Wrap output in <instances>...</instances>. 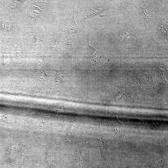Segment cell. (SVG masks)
I'll use <instances>...</instances> for the list:
<instances>
[{"mask_svg": "<svg viewBox=\"0 0 168 168\" xmlns=\"http://www.w3.org/2000/svg\"><path fill=\"white\" fill-rule=\"evenodd\" d=\"M139 117L144 124V129L143 134L144 135H147L153 131L160 129L163 123L162 121H160L155 117Z\"/></svg>", "mask_w": 168, "mask_h": 168, "instance_id": "1", "label": "cell"}, {"mask_svg": "<svg viewBox=\"0 0 168 168\" xmlns=\"http://www.w3.org/2000/svg\"><path fill=\"white\" fill-rule=\"evenodd\" d=\"M114 114L112 121L113 131L116 137L119 139L122 140L124 138L127 128L118 119L116 112L114 113Z\"/></svg>", "mask_w": 168, "mask_h": 168, "instance_id": "2", "label": "cell"}, {"mask_svg": "<svg viewBox=\"0 0 168 168\" xmlns=\"http://www.w3.org/2000/svg\"><path fill=\"white\" fill-rule=\"evenodd\" d=\"M67 34L70 36L75 37L79 33V28L76 24L75 17V7L73 8V13L72 15V21L68 27L65 30Z\"/></svg>", "mask_w": 168, "mask_h": 168, "instance_id": "3", "label": "cell"}, {"mask_svg": "<svg viewBox=\"0 0 168 168\" xmlns=\"http://www.w3.org/2000/svg\"><path fill=\"white\" fill-rule=\"evenodd\" d=\"M89 51L90 56L94 61L97 63L99 62L100 54L97 49L91 46L88 43Z\"/></svg>", "mask_w": 168, "mask_h": 168, "instance_id": "4", "label": "cell"}, {"mask_svg": "<svg viewBox=\"0 0 168 168\" xmlns=\"http://www.w3.org/2000/svg\"><path fill=\"white\" fill-rule=\"evenodd\" d=\"M74 39H69L65 41L63 46L66 54H69L72 52L74 48Z\"/></svg>", "mask_w": 168, "mask_h": 168, "instance_id": "5", "label": "cell"}, {"mask_svg": "<svg viewBox=\"0 0 168 168\" xmlns=\"http://www.w3.org/2000/svg\"><path fill=\"white\" fill-rule=\"evenodd\" d=\"M7 85L9 88L15 89L19 87L20 83L19 81L16 79H12L8 81Z\"/></svg>", "mask_w": 168, "mask_h": 168, "instance_id": "6", "label": "cell"}, {"mask_svg": "<svg viewBox=\"0 0 168 168\" xmlns=\"http://www.w3.org/2000/svg\"><path fill=\"white\" fill-rule=\"evenodd\" d=\"M165 166V159L162 157L158 158L154 163L155 168H163Z\"/></svg>", "mask_w": 168, "mask_h": 168, "instance_id": "7", "label": "cell"}, {"mask_svg": "<svg viewBox=\"0 0 168 168\" xmlns=\"http://www.w3.org/2000/svg\"><path fill=\"white\" fill-rule=\"evenodd\" d=\"M0 24L4 30L8 31L11 29L12 28V25L10 22L3 21L0 22Z\"/></svg>", "mask_w": 168, "mask_h": 168, "instance_id": "8", "label": "cell"}, {"mask_svg": "<svg viewBox=\"0 0 168 168\" xmlns=\"http://www.w3.org/2000/svg\"><path fill=\"white\" fill-rule=\"evenodd\" d=\"M0 121L8 123H11V121L10 119H8L6 116L1 115H0Z\"/></svg>", "mask_w": 168, "mask_h": 168, "instance_id": "9", "label": "cell"}, {"mask_svg": "<svg viewBox=\"0 0 168 168\" xmlns=\"http://www.w3.org/2000/svg\"><path fill=\"white\" fill-rule=\"evenodd\" d=\"M57 41L58 40L56 38H53L52 41V47H53L54 48H55V47L56 48V47L57 46Z\"/></svg>", "mask_w": 168, "mask_h": 168, "instance_id": "10", "label": "cell"}, {"mask_svg": "<svg viewBox=\"0 0 168 168\" xmlns=\"http://www.w3.org/2000/svg\"><path fill=\"white\" fill-rule=\"evenodd\" d=\"M2 139V136L0 135V142L1 141Z\"/></svg>", "mask_w": 168, "mask_h": 168, "instance_id": "11", "label": "cell"}]
</instances>
